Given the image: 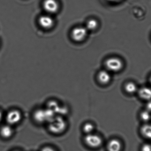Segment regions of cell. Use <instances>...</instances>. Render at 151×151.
<instances>
[{
  "label": "cell",
  "mask_w": 151,
  "mask_h": 151,
  "mask_svg": "<svg viewBox=\"0 0 151 151\" xmlns=\"http://www.w3.org/2000/svg\"><path fill=\"white\" fill-rule=\"evenodd\" d=\"M66 127L65 121L61 117H54L49 121V129L52 133L55 134L61 133L64 130Z\"/></svg>",
  "instance_id": "obj_1"
},
{
  "label": "cell",
  "mask_w": 151,
  "mask_h": 151,
  "mask_svg": "<svg viewBox=\"0 0 151 151\" xmlns=\"http://www.w3.org/2000/svg\"><path fill=\"white\" fill-rule=\"evenodd\" d=\"M88 31L86 27H74L71 32V38L75 42H82L87 38Z\"/></svg>",
  "instance_id": "obj_2"
},
{
  "label": "cell",
  "mask_w": 151,
  "mask_h": 151,
  "mask_svg": "<svg viewBox=\"0 0 151 151\" xmlns=\"http://www.w3.org/2000/svg\"><path fill=\"white\" fill-rule=\"evenodd\" d=\"M105 66L108 70L113 72L119 71L123 67L121 60L117 58H111L106 60Z\"/></svg>",
  "instance_id": "obj_3"
},
{
  "label": "cell",
  "mask_w": 151,
  "mask_h": 151,
  "mask_svg": "<svg viewBox=\"0 0 151 151\" xmlns=\"http://www.w3.org/2000/svg\"><path fill=\"white\" fill-rule=\"evenodd\" d=\"M43 5L45 11L49 14L56 13L59 9L58 3L56 0H44Z\"/></svg>",
  "instance_id": "obj_4"
},
{
  "label": "cell",
  "mask_w": 151,
  "mask_h": 151,
  "mask_svg": "<svg viewBox=\"0 0 151 151\" xmlns=\"http://www.w3.org/2000/svg\"><path fill=\"white\" fill-rule=\"evenodd\" d=\"M22 115L19 111L17 110H12L7 114L6 120L9 124L11 125L18 123L21 119Z\"/></svg>",
  "instance_id": "obj_5"
},
{
  "label": "cell",
  "mask_w": 151,
  "mask_h": 151,
  "mask_svg": "<svg viewBox=\"0 0 151 151\" xmlns=\"http://www.w3.org/2000/svg\"><path fill=\"white\" fill-rule=\"evenodd\" d=\"M85 141L88 145L92 148H97L102 143V139L99 136L90 134L85 137Z\"/></svg>",
  "instance_id": "obj_6"
},
{
  "label": "cell",
  "mask_w": 151,
  "mask_h": 151,
  "mask_svg": "<svg viewBox=\"0 0 151 151\" xmlns=\"http://www.w3.org/2000/svg\"><path fill=\"white\" fill-rule=\"evenodd\" d=\"M39 24L43 29L48 30L54 26V19L49 15H43L39 18Z\"/></svg>",
  "instance_id": "obj_7"
},
{
  "label": "cell",
  "mask_w": 151,
  "mask_h": 151,
  "mask_svg": "<svg viewBox=\"0 0 151 151\" xmlns=\"http://www.w3.org/2000/svg\"><path fill=\"white\" fill-rule=\"evenodd\" d=\"M98 81L103 84H107L110 82L111 80V76L107 71L103 70L98 73Z\"/></svg>",
  "instance_id": "obj_8"
},
{
  "label": "cell",
  "mask_w": 151,
  "mask_h": 151,
  "mask_svg": "<svg viewBox=\"0 0 151 151\" xmlns=\"http://www.w3.org/2000/svg\"><path fill=\"white\" fill-rule=\"evenodd\" d=\"M139 96L146 100L151 99V88L148 87H144L139 90L138 91Z\"/></svg>",
  "instance_id": "obj_9"
},
{
  "label": "cell",
  "mask_w": 151,
  "mask_h": 151,
  "mask_svg": "<svg viewBox=\"0 0 151 151\" xmlns=\"http://www.w3.org/2000/svg\"><path fill=\"white\" fill-rule=\"evenodd\" d=\"M121 148L120 142L116 139L110 141L107 146L108 151H120Z\"/></svg>",
  "instance_id": "obj_10"
},
{
  "label": "cell",
  "mask_w": 151,
  "mask_h": 151,
  "mask_svg": "<svg viewBox=\"0 0 151 151\" xmlns=\"http://www.w3.org/2000/svg\"><path fill=\"white\" fill-rule=\"evenodd\" d=\"M141 133L144 137L151 139V125H144L141 128Z\"/></svg>",
  "instance_id": "obj_11"
},
{
  "label": "cell",
  "mask_w": 151,
  "mask_h": 151,
  "mask_svg": "<svg viewBox=\"0 0 151 151\" xmlns=\"http://www.w3.org/2000/svg\"><path fill=\"white\" fill-rule=\"evenodd\" d=\"M12 134V130L9 126H6L3 127L1 130V134L3 137L9 138L11 136Z\"/></svg>",
  "instance_id": "obj_12"
},
{
  "label": "cell",
  "mask_w": 151,
  "mask_h": 151,
  "mask_svg": "<svg viewBox=\"0 0 151 151\" xmlns=\"http://www.w3.org/2000/svg\"><path fill=\"white\" fill-rule=\"evenodd\" d=\"M98 27V22L96 20L91 19L88 20L86 24V28L88 31H94Z\"/></svg>",
  "instance_id": "obj_13"
},
{
  "label": "cell",
  "mask_w": 151,
  "mask_h": 151,
  "mask_svg": "<svg viewBox=\"0 0 151 151\" xmlns=\"http://www.w3.org/2000/svg\"><path fill=\"white\" fill-rule=\"evenodd\" d=\"M125 90L128 93H135L137 90V87L134 83L133 82L128 83L125 87Z\"/></svg>",
  "instance_id": "obj_14"
},
{
  "label": "cell",
  "mask_w": 151,
  "mask_h": 151,
  "mask_svg": "<svg viewBox=\"0 0 151 151\" xmlns=\"http://www.w3.org/2000/svg\"><path fill=\"white\" fill-rule=\"evenodd\" d=\"M150 112L149 111H144L141 114V118L142 119L144 122H148L151 119V115Z\"/></svg>",
  "instance_id": "obj_15"
},
{
  "label": "cell",
  "mask_w": 151,
  "mask_h": 151,
  "mask_svg": "<svg viewBox=\"0 0 151 151\" xmlns=\"http://www.w3.org/2000/svg\"><path fill=\"white\" fill-rule=\"evenodd\" d=\"M94 129V126L91 123H87L83 127V130L84 132L88 134H90L93 131Z\"/></svg>",
  "instance_id": "obj_16"
},
{
  "label": "cell",
  "mask_w": 151,
  "mask_h": 151,
  "mask_svg": "<svg viewBox=\"0 0 151 151\" xmlns=\"http://www.w3.org/2000/svg\"><path fill=\"white\" fill-rule=\"evenodd\" d=\"M142 151H151V145L148 144L144 145L142 147Z\"/></svg>",
  "instance_id": "obj_17"
},
{
  "label": "cell",
  "mask_w": 151,
  "mask_h": 151,
  "mask_svg": "<svg viewBox=\"0 0 151 151\" xmlns=\"http://www.w3.org/2000/svg\"><path fill=\"white\" fill-rule=\"evenodd\" d=\"M146 109L149 111L151 112V101L148 102L146 105Z\"/></svg>",
  "instance_id": "obj_18"
},
{
  "label": "cell",
  "mask_w": 151,
  "mask_h": 151,
  "mask_svg": "<svg viewBox=\"0 0 151 151\" xmlns=\"http://www.w3.org/2000/svg\"><path fill=\"white\" fill-rule=\"evenodd\" d=\"M42 151H55L53 149L51 148H49V147H46V148H44Z\"/></svg>",
  "instance_id": "obj_19"
},
{
  "label": "cell",
  "mask_w": 151,
  "mask_h": 151,
  "mask_svg": "<svg viewBox=\"0 0 151 151\" xmlns=\"http://www.w3.org/2000/svg\"><path fill=\"white\" fill-rule=\"evenodd\" d=\"M106 1L110 2H117L121 0H106Z\"/></svg>",
  "instance_id": "obj_20"
},
{
  "label": "cell",
  "mask_w": 151,
  "mask_h": 151,
  "mask_svg": "<svg viewBox=\"0 0 151 151\" xmlns=\"http://www.w3.org/2000/svg\"><path fill=\"white\" fill-rule=\"evenodd\" d=\"M2 113L0 111V121H1V120L2 119Z\"/></svg>",
  "instance_id": "obj_21"
},
{
  "label": "cell",
  "mask_w": 151,
  "mask_h": 151,
  "mask_svg": "<svg viewBox=\"0 0 151 151\" xmlns=\"http://www.w3.org/2000/svg\"><path fill=\"white\" fill-rule=\"evenodd\" d=\"M150 82L151 83V76L150 77Z\"/></svg>",
  "instance_id": "obj_22"
}]
</instances>
